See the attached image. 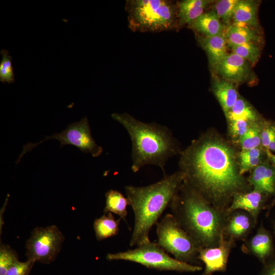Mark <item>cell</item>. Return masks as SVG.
Returning <instances> with one entry per match:
<instances>
[{"label": "cell", "instance_id": "obj_1", "mask_svg": "<svg viewBox=\"0 0 275 275\" xmlns=\"http://www.w3.org/2000/svg\"><path fill=\"white\" fill-rule=\"evenodd\" d=\"M179 166L184 181L226 212L233 196L246 186L233 149L218 136L205 134L194 141L181 152Z\"/></svg>", "mask_w": 275, "mask_h": 275}, {"label": "cell", "instance_id": "obj_2", "mask_svg": "<svg viewBox=\"0 0 275 275\" xmlns=\"http://www.w3.org/2000/svg\"><path fill=\"white\" fill-rule=\"evenodd\" d=\"M169 207L200 249L218 244L224 234L226 212L212 205L184 181Z\"/></svg>", "mask_w": 275, "mask_h": 275}, {"label": "cell", "instance_id": "obj_3", "mask_svg": "<svg viewBox=\"0 0 275 275\" xmlns=\"http://www.w3.org/2000/svg\"><path fill=\"white\" fill-rule=\"evenodd\" d=\"M183 181V174L178 171L165 175L160 181L148 186L125 187L129 205L134 214L130 246H138L150 241L149 236L151 229L169 207Z\"/></svg>", "mask_w": 275, "mask_h": 275}, {"label": "cell", "instance_id": "obj_4", "mask_svg": "<svg viewBox=\"0 0 275 275\" xmlns=\"http://www.w3.org/2000/svg\"><path fill=\"white\" fill-rule=\"evenodd\" d=\"M111 117L124 127L130 136L132 171L136 173L144 166L153 164L159 167L166 175L167 161L179 151L170 130L155 123L141 122L126 113H114Z\"/></svg>", "mask_w": 275, "mask_h": 275}, {"label": "cell", "instance_id": "obj_5", "mask_svg": "<svg viewBox=\"0 0 275 275\" xmlns=\"http://www.w3.org/2000/svg\"><path fill=\"white\" fill-rule=\"evenodd\" d=\"M125 9L133 32L159 33L179 28L177 3L168 0H128Z\"/></svg>", "mask_w": 275, "mask_h": 275}, {"label": "cell", "instance_id": "obj_6", "mask_svg": "<svg viewBox=\"0 0 275 275\" xmlns=\"http://www.w3.org/2000/svg\"><path fill=\"white\" fill-rule=\"evenodd\" d=\"M109 261L125 260L136 262L148 268L160 270L196 272L202 267L179 261L170 257L157 243L149 241L134 249L116 253H108Z\"/></svg>", "mask_w": 275, "mask_h": 275}, {"label": "cell", "instance_id": "obj_7", "mask_svg": "<svg viewBox=\"0 0 275 275\" xmlns=\"http://www.w3.org/2000/svg\"><path fill=\"white\" fill-rule=\"evenodd\" d=\"M157 244L175 258L184 262L198 259L199 247L172 213H167L155 224Z\"/></svg>", "mask_w": 275, "mask_h": 275}, {"label": "cell", "instance_id": "obj_8", "mask_svg": "<svg viewBox=\"0 0 275 275\" xmlns=\"http://www.w3.org/2000/svg\"><path fill=\"white\" fill-rule=\"evenodd\" d=\"M49 139L58 140L61 143V147L66 145L75 146L84 153L91 154L93 157L99 156L103 152L102 147L98 145L93 139L88 120L85 117L80 121L69 125L66 129L61 133L46 136L44 140L38 143H28L23 145L16 163H18L25 153Z\"/></svg>", "mask_w": 275, "mask_h": 275}, {"label": "cell", "instance_id": "obj_9", "mask_svg": "<svg viewBox=\"0 0 275 275\" xmlns=\"http://www.w3.org/2000/svg\"><path fill=\"white\" fill-rule=\"evenodd\" d=\"M64 241V235L56 225L34 228L26 242L27 260L34 263H51Z\"/></svg>", "mask_w": 275, "mask_h": 275}, {"label": "cell", "instance_id": "obj_10", "mask_svg": "<svg viewBox=\"0 0 275 275\" xmlns=\"http://www.w3.org/2000/svg\"><path fill=\"white\" fill-rule=\"evenodd\" d=\"M233 244V240L226 238L224 234L217 245L200 249L198 259L205 264L202 275H212L215 272L226 269Z\"/></svg>", "mask_w": 275, "mask_h": 275}, {"label": "cell", "instance_id": "obj_11", "mask_svg": "<svg viewBox=\"0 0 275 275\" xmlns=\"http://www.w3.org/2000/svg\"><path fill=\"white\" fill-rule=\"evenodd\" d=\"M219 77L233 84L246 81L250 75V63L236 54L228 53L217 67Z\"/></svg>", "mask_w": 275, "mask_h": 275}, {"label": "cell", "instance_id": "obj_12", "mask_svg": "<svg viewBox=\"0 0 275 275\" xmlns=\"http://www.w3.org/2000/svg\"><path fill=\"white\" fill-rule=\"evenodd\" d=\"M264 194L254 189L248 193L235 194L231 204L227 210L229 215L237 210H243L248 212L256 222L264 201Z\"/></svg>", "mask_w": 275, "mask_h": 275}, {"label": "cell", "instance_id": "obj_13", "mask_svg": "<svg viewBox=\"0 0 275 275\" xmlns=\"http://www.w3.org/2000/svg\"><path fill=\"white\" fill-rule=\"evenodd\" d=\"M197 40L206 53L210 67L215 71L228 53V47L223 34L206 37L197 34Z\"/></svg>", "mask_w": 275, "mask_h": 275}, {"label": "cell", "instance_id": "obj_14", "mask_svg": "<svg viewBox=\"0 0 275 275\" xmlns=\"http://www.w3.org/2000/svg\"><path fill=\"white\" fill-rule=\"evenodd\" d=\"M249 182L254 189L265 195L274 193L275 167L267 159L253 170Z\"/></svg>", "mask_w": 275, "mask_h": 275}, {"label": "cell", "instance_id": "obj_15", "mask_svg": "<svg viewBox=\"0 0 275 275\" xmlns=\"http://www.w3.org/2000/svg\"><path fill=\"white\" fill-rule=\"evenodd\" d=\"M212 90L225 115L239 96L234 84L216 76L213 80Z\"/></svg>", "mask_w": 275, "mask_h": 275}, {"label": "cell", "instance_id": "obj_16", "mask_svg": "<svg viewBox=\"0 0 275 275\" xmlns=\"http://www.w3.org/2000/svg\"><path fill=\"white\" fill-rule=\"evenodd\" d=\"M229 215L227 217L224 233L233 241L244 238L251 230L254 219L249 213L243 212H234Z\"/></svg>", "mask_w": 275, "mask_h": 275}, {"label": "cell", "instance_id": "obj_17", "mask_svg": "<svg viewBox=\"0 0 275 275\" xmlns=\"http://www.w3.org/2000/svg\"><path fill=\"white\" fill-rule=\"evenodd\" d=\"M188 26L197 34L206 37L222 34L225 28L212 10L204 12Z\"/></svg>", "mask_w": 275, "mask_h": 275}, {"label": "cell", "instance_id": "obj_18", "mask_svg": "<svg viewBox=\"0 0 275 275\" xmlns=\"http://www.w3.org/2000/svg\"><path fill=\"white\" fill-rule=\"evenodd\" d=\"M223 34L228 47L230 48L249 42L256 43L261 40L260 36L252 28L232 23L224 28Z\"/></svg>", "mask_w": 275, "mask_h": 275}, {"label": "cell", "instance_id": "obj_19", "mask_svg": "<svg viewBox=\"0 0 275 275\" xmlns=\"http://www.w3.org/2000/svg\"><path fill=\"white\" fill-rule=\"evenodd\" d=\"M209 0H184L177 2L179 25L187 26L204 13Z\"/></svg>", "mask_w": 275, "mask_h": 275}, {"label": "cell", "instance_id": "obj_20", "mask_svg": "<svg viewBox=\"0 0 275 275\" xmlns=\"http://www.w3.org/2000/svg\"><path fill=\"white\" fill-rule=\"evenodd\" d=\"M258 7L257 1L239 0L235 10L232 24L256 28L259 24Z\"/></svg>", "mask_w": 275, "mask_h": 275}, {"label": "cell", "instance_id": "obj_21", "mask_svg": "<svg viewBox=\"0 0 275 275\" xmlns=\"http://www.w3.org/2000/svg\"><path fill=\"white\" fill-rule=\"evenodd\" d=\"M225 115L227 121L243 120L254 124L260 122L264 119L245 99L240 96L231 110Z\"/></svg>", "mask_w": 275, "mask_h": 275}, {"label": "cell", "instance_id": "obj_22", "mask_svg": "<svg viewBox=\"0 0 275 275\" xmlns=\"http://www.w3.org/2000/svg\"><path fill=\"white\" fill-rule=\"evenodd\" d=\"M267 159L265 149L262 146L241 150L238 156L240 174L242 176L246 172L254 169Z\"/></svg>", "mask_w": 275, "mask_h": 275}, {"label": "cell", "instance_id": "obj_23", "mask_svg": "<svg viewBox=\"0 0 275 275\" xmlns=\"http://www.w3.org/2000/svg\"><path fill=\"white\" fill-rule=\"evenodd\" d=\"M94 222L93 227L97 240L101 241L114 236L119 232L121 218L116 219L112 213H107Z\"/></svg>", "mask_w": 275, "mask_h": 275}, {"label": "cell", "instance_id": "obj_24", "mask_svg": "<svg viewBox=\"0 0 275 275\" xmlns=\"http://www.w3.org/2000/svg\"><path fill=\"white\" fill-rule=\"evenodd\" d=\"M248 248L252 254L261 261H264L270 255L272 249L269 235L264 229L260 228L250 239Z\"/></svg>", "mask_w": 275, "mask_h": 275}, {"label": "cell", "instance_id": "obj_25", "mask_svg": "<svg viewBox=\"0 0 275 275\" xmlns=\"http://www.w3.org/2000/svg\"><path fill=\"white\" fill-rule=\"evenodd\" d=\"M105 206L104 212L115 213L126 222L127 206L129 202L127 198L118 190L110 189L105 193Z\"/></svg>", "mask_w": 275, "mask_h": 275}, {"label": "cell", "instance_id": "obj_26", "mask_svg": "<svg viewBox=\"0 0 275 275\" xmlns=\"http://www.w3.org/2000/svg\"><path fill=\"white\" fill-rule=\"evenodd\" d=\"M239 0H220L213 6L212 11L226 26L232 24L235 10Z\"/></svg>", "mask_w": 275, "mask_h": 275}, {"label": "cell", "instance_id": "obj_27", "mask_svg": "<svg viewBox=\"0 0 275 275\" xmlns=\"http://www.w3.org/2000/svg\"><path fill=\"white\" fill-rule=\"evenodd\" d=\"M264 120L252 125L238 141L242 150L252 149L261 146V131L262 123Z\"/></svg>", "mask_w": 275, "mask_h": 275}, {"label": "cell", "instance_id": "obj_28", "mask_svg": "<svg viewBox=\"0 0 275 275\" xmlns=\"http://www.w3.org/2000/svg\"><path fill=\"white\" fill-rule=\"evenodd\" d=\"M233 52L251 64H255L258 61L261 54V50L256 43H246L231 48Z\"/></svg>", "mask_w": 275, "mask_h": 275}, {"label": "cell", "instance_id": "obj_29", "mask_svg": "<svg viewBox=\"0 0 275 275\" xmlns=\"http://www.w3.org/2000/svg\"><path fill=\"white\" fill-rule=\"evenodd\" d=\"M0 53L2 57L0 62V81L3 83H13L15 81V74L12 64V57L7 49H2Z\"/></svg>", "mask_w": 275, "mask_h": 275}, {"label": "cell", "instance_id": "obj_30", "mask_svg": "<svg viewBox=\"0 0 275 275\" xmlns=\"http://www.w3.org/2000/svg\"><path fill=\"white\" fill-rule=\"evenodd\" d=\"M18 260L16 252L9 245L0 246V275H6L8 269Z\"/></svg>", "mask_w": 275, "mask_h": 275}, {"label": "cell", "instance_id": "obj_31", "mask_svg": "<svg viewBox=\"0 0 275 275\" xmlns=\"http://www.w3.org/2000/svg\"><path fill=\"white\" fill-rule=\"evenodd\" d=\"M227 122L231 138L237 141L245 133L252 125L256 124L243 120H234Z\"/></svg>", "mask_w": 275, "mask_h": 275}, {"label": "cell", "instance_id": "obj_32", "mask_svg": "<svg viewBox=\"0 0 275 275\" xmlns=\"http://www.w3.org/2000/svg\"><path fill=\"white\" fill-rule=\"evenodd\" d=\"M275 138V123L270 120H264L261 131V146L267 149L269 144Z\"/></svg>", "mask_w": 275, "mask_h": 275}, {"label": "cell", "instance_id": "obj_33", "mask_svg": "<svg viewBox=\"0 0 275 275\" xmlns=\"http://www.w3.org/2000/svg\"><path fill=\"white\" fill-rule=\"evenodd\" d=\"M34 263L28 260L25 262L18 261L8 269L6 275H29Z\"/></svg>", "mask_w": 275, "mask_h": 275}, {"label": "cell", "instance_id": "obj_34", "mask_svg": "<svg viewBox=\"0 0 275 275\" xmlns=\"http://www.w3.org/2000/svg\"><path fill=\"white\" fill-rule=\"evenodd\" d=\"M260 275H275V259L265 266Z\"/></svg>", "mask_w": 275, "mask_h": 275}, {"label": "cell", "instance_id": "obj_35", "mask_svg": "<svg viewBox=\"0 0 275 275\" xmlns=\"http://www.w3.org/2000/svg\"><path fill=\"white\" fill-rule=\"evenodd\" d=\"M265 151L268 160L275 167V154L267 149Z\"/></svg>", "mask_w": 275, "mask_h": 275}, {"label": "cell", "instance_id": "obj_36", "mask_svg": "<svg viewBox=\"0 0 275 275\" xmlns=\"http://www.w3.org/2000/svg\"><path fill=\"white\" fill-rule=\"evenodd\" d=\"M274 193H275V192H274ZM272 204H275V197H274V200H273V201L272 202Z\"/></svg>", "mask_w": 275, "mask_h": 275}]
</instances>
